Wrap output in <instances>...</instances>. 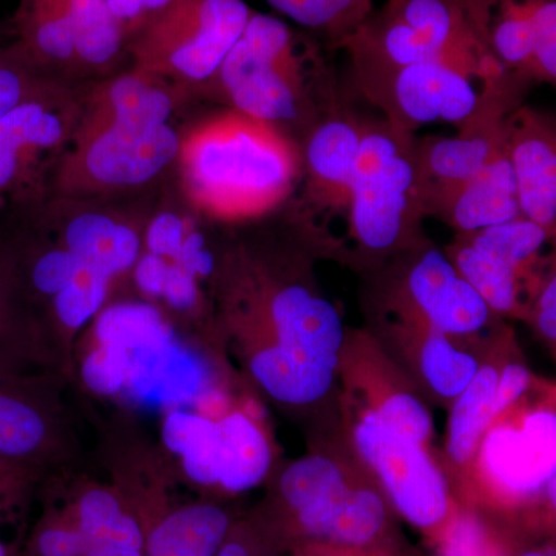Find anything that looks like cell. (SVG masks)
<instances>
[{"label": "cell", "instance_id": "9c48e42d", "mask_svg": "<svg viewBox=\"0 0 556 556\" xmlns=\"http://www.w3.org/2000/svg\"><path fill=\"white\" fill-rule=\"evenodd\" d=\"M254 291L239 299L249 346L273 345L303 361L340 372L346 329L334 303L305 278H255Z\"/></svg>", "mask_w": 556, "mask_h": 556}, {"label": "cell", "instance_id": "681fc988", "mask_svg": "<svg viewBox=\"0 0 556 556\" xmlns=\"http://www.w3.org/2000/svg\"><path fill=\"white\" fill-rule=\"evenodd\" d=\"M17 464L10 460L0 459V485L9 482L16 475Z\"/></svg>", "mask_w": 556, "mask_h": 556}, {"label": "cell", "instance_id": "30bf717a", "mask_svg": "<svg viewBox=\"0 0 556 556\" xmlns=\"http://www.w3.org/2000/svg\"><path fill=\"white\" fill-rule=\"evenodd\" d=\"M555 431L554 405H514L493 420L470 468L504 503L544 497L555 508Z\"/></svg>", "mask_w": 556, "mask_h": 556}, {"label": "cell", "instance_id": "7bdbcfd3", "mask_svg": "<svg viewBox=\"0 0 556 556\" xmlns=\"http://www.w3.org/2000/svg\"><path fill=\"white\" fill-rule=\"evenodd\" d=\"M174 263L195 277H206L214 273V257L204 248L203 237L199 232H188Z\"/></svg>", "mask_w": 556, "mask_h": 556}, {"label": "cell", "instance_id": "d6986e66", "mask_svg": "<svg viewBox=\"0 0 556 556\" xmlns=\"http://www.w3.org/2000/svg\"><path fill=\"white\" fill-rule=\"evenodd\" d=\"M166 80L131 72L101 84L80 112L75 131L101 129L108 126H163L174 112V97Z\"/></svg>", "mask_w": 556, "mask_h": 556}, {"label": "cell", "instance_id": "5b68a950", "mask_svg": "<svg viewBox=\"0 0 556 556\" xmlns=\"http://www.w3.org/2000/svg\"><path fill=\"white\" fill-rule=\"evenodd\" d=\"M372 482L340 457L314 453L288 466L278 490L309 543L378 547L386 546L388 503Z\"/></svg>", "mask_w": 556, "mask_h": 556}, {"label": "cell", "instance_id": "8d00e7d4", "mask_svg": "<svg viewBox=\"0 0 556 556\" xmlns=\"http://www.w3.org/2000/svg\"><path fill=\"white\" fill-rule=\"evenodd\" d=\"M188 232L189 229L186 228V223L177 215H159L150 223L148 237H146L149 254L175 262Z\"/></svg>", "mask_w": 556, "mask_h": 556}, {"label": "cell", "instance_id": "ac0fdd59", "mask_svg": "<svg viewBox=\"0 0 556 556\" xmlns=\"http://www.w3.org/2000/svg\"><path fill=\"white\" fill-rule=\"evenodd\" d=\"M431 212L441 215L459 233L477 232L522 217L507 141L473 178L439 201Z\"/></svg>", "mask_w": 556, "mask_h": 556}, {"label": "cell", "instance_id": "e0dca14e", "mask_svg": "<svg viewBox=\"0 0 556 556\" xmlns=\"http://www.w3.org/2000/svg\"><path fill=\"white\" fill-rule=\"evenodd\" d=\"M506 141V121L496 115L463 127L456 137L417 142L427 214L439 201L473 178Z\"/></svg>", "mask_w": 556, "mask_h": 556}, {"label": "cell", "instance_id": "83f0119b", "mask_svg": "<svg viewBox=\"0 0 556 556\" xmlns=\"http://www.w3.org/2000/svg\"><path fill=\"white\" fill-rule=\"evenodd\" d=\"M61 98H40L17 105L0 116V146L28 156L40 149L56 148L75 129Z\"/></svg>", "mask_w": 556, "mask_h": 556}, {"label": "cell", "instance_id": "b9f144b4", "mask_svg": "<svg viewBox=\"0 0 556 556\" xmlns=\"http://www.w3.org/2000/svg\"><path fill=\"white\" fill-rule=\"evenodd\" d=\"M170 263L169 260L149 254V252L139 257L137 265L134 266L138 288L144 294L161 298L164 285H166L167 274H169Z\"/></svg>", "mask_w": 556, "mask_h": 556}, {"label": "cell", "instance_id": "c3c4849f", "mask_svg": "<svg viewBox=\"0 0 556 556\" xmlns=\"http://www.w3.org/2000/svg\"><path fill=\"white\" fill-rule=\"evenodd\" d=\"M10 294V278L2 269H0V321L5 317L7 311H9Z\"/></svg>", "mask_w": 556, "mask_h": 556}, {"label": "cell", "instance_id": "1f68e13d", "mask_svg": "<svg viewBox=\"0 0 556 556\" xmlns=\"http://www.w3.org/2000/svg\"><path fill=\"white\" fill-rule=\"evenodd\" d=\"M56 94L50 76L33 65L14 40H0V116L24 102Z\"/></svg>", "mask_w": 556, "mask_h": 556}, {"label": "cell", "instance_id": "f546056e", "mask_svg": "<svg viewBox=\"0 0 556 556\" xmlns=\"http://www.w3.org/2000/svg\"><path fill=\"white\" fill-rule=\"evenodd\" d=\"M98 343L134 351L174 340V332L163 314L146 303H119L100 311L94 325Z\"/></svg>", "mask_w": 556, "mask_h": 556}, {"label": "cell", "instance_id": "4dcf8cb0", "mask_svg": "<svg viewBox=\"0 0 556 556\" xmlns=\"http://www.w3.org/2000/svg\"><path fill=\"white\" fill-rule=\"evenodd\" d=\"M49 439L46 417L0 386V459L16 463L38 455Z\"/></svg>", "mask_w": 556, "mask_h": 556}, {"label": "cell", "instance_id": "8fae6325", "mask_svg": "<svg viewBox=\"0 0 556 556\" xmlns=\"http://www.w3.org/2000/svg\"><path fill=\"white\" fill-rule=\"evenodd\" d=\"M179 139L169 124L75 131V148L61 164L58 185L65 192L144 185L178 159Z\"/></svg>", "mask_w": 556, "mask_h": 556}, {"label": "cell", "instance_id": "44dd1931", "mask_svg": "<svg viewBox=\"0 0 556 556\" xmlns=\"http://www.w3.org/2000/svg\"><path fill=\"white\" fill-rule=\"evenodd\" d=\"M229 530L230 518L222 507H179L146 533L144 556H217Z\"/></svg>", "mask_w": 556, "mask_h": 556}, {"label": "cell", "instance_id": "4316f807", "mask_svg": "<svg viewBox=\"0 0 556 556\" xmlns=\"http://www.w3.org/2000/svg\"><path fill=\"white\" fill-rule=\"evenodd\" d=\"M76 40L80 70L109 67L126 51V35L108 0H58Z\"/></svg>", "mask_w": 556, "mask_h": 556}, {"label": "cell", "instance_id": "74e56055", "mask_svg": "<svg viewBox=\"0 0 556 556\" xmlns=\"http://www.w3.org/2000/svg\"><path fill=\"white\" fill-rule=\"evenodd\" d=\"M530 386H532V375L526 365L510 362L500 368L495 396L496 417L517 405L526 396Z\"/></svg>", "mask_w": 556, "mask_h": 556}, {"label": "cell", "instance_id": "cb8c5ba5", "mask_svg": "<svg viewBox=\"0 0 556 556\" xmlns=\"http://www.w3.org/2000/svg\"><path fill=\"white\" fill-rule=\"evenodd\" d=\"M500 367L481 364L477 376L453 399L445 437V452L453 467L470 468L482 438L496 419L495 396Z\"/></svg>", "mask_w": 556, "mask_h": 556}, {"label": "cell", "instance_id": "3957f363", "mask_svg": "<svg viewBox=\"0 0 556 556\" xmlns=\"http://www.w3.org/2000/svg\"><path fill=\"white\" fill-rule=\"evenodd\" d=\"M427 214L417 142L396 124L364 123L346 211L348 236L364 251H396Z\"/></svg>", "mask_w": 556, "mask_h": 556}, {"label": "cell", "instance_id": "d590c367", "mask_svg": "<svg viewBox=\"0 0 556 556\" xmlns=\"http://www.w3.org/2000/svg\"><path fill=\"white\" fill-rule=\"evenodd\" d=\"M83 268L80 260L68 249H56L47 252L36 262L31 273L33 285L42 294L54 298L79 276Z\"/></svg>", "mask_w": 556, "mask_h": 556}, {"label": "cell", "instance_id": "e575fe53", "mask_svg": "<svg viewBox=\"0 0 556 556\" xmlns=\"http://www.w3.org/2000/svg\"><path fill=\"white\" fill-rule=\"evenodd\" d=\"M131 357L124 348L98 343L83 364V379L93 393L115 396L129 382Z\"/></svg>", "mask_w": 556, "mask_h": 556}, {"label": "cell", "instance_id": "7a4b0ae2", "mask_svg": "<svg viewBox=\"0 0 556 556\" xmlns=\"http://www.w3.org/2000/svg\"><path fill=\"white\" fill-rule=\"evenodd\" d=\"M208 83L218 84L230 109L303 138L336 108L317 43L258 11Z\"/></svg>", "mask_w": 556, "mask_h": 556}, {"label": "cell", "instance_id": "277c9868", "mask_svg": "<svg viewBox=\"0 0 556 556\" xmlns=\"http://www.w3.org/2000/svg\"><path fill=\"white\" fill-rule=\"evenodd\" d=\"M506 72L478 40L447 56L399 68L365 91L386 110L390 123L412 134L430 124H455L463 129L500 115L489 97Z\"/></svg>", "mask_w": 556, "mask_h": 556}, {"label": "cell", "instance_id": "60d3db41", "mask_svg": "<svg viewBox=\"0 0 556 556\" xmlns=\"http://www.w3.org/2000/svg\"><path fill=\"white\" fill-rule=\"evenodd\" d=\"M167 2L169 0H108L110 11L126 35V43L150 14L163 9Z\"/></svg>", "mask_w": 556, "mask_h": 556}, {"label": "cell", "instance_id": "ba28073f", "mask_svg": "<svg viewBox=\"0 0 556 556\" xmlns=\"http://www.w3.org/2000/svg\"><path fill=\"white\" fill-rule=\"evenodd\" d=\"M473 42L478 38L468 24L466 0H387L340 46L350 51L365 89L399 68Z\"/></svg>", "mask_w": 556, "mask_h": 556}, {"label": "cell", "instance_id": "f5cc1de1", "mask_svg": "<svg viewBox=\"0 0 556 556\" xmlns=\"http://www.w3.org/2000/svg\"><path fill=\"white\" fill-rule=\"evenodd\" d=\"M0 556H7V548L0 543Z\"/></svg>", "mask_w": 556, "mask_h": 556}, {"label": "cell", "instance_id": "ab89813d", "mask_svg": "<svg viewBox=\"0 0 556 556\" xmlns=\"http://www.w3.org/2000/svg\"><path fill=\"white\" fill-rule=\"evenodd\" d=\"M161 298L166 299L167 303L174 306L175 309L186 311L193 308L200 298L197 277L182 269L177 263L172 262Z\"/></svg>", "mask_w": 556, "mask_h": 556}, {"label": "cell", "instance_id": "2e32d148", "mask_svg": "<svg viewBox=\"0 0 556 556\" xmlns=\"http://www.w3.org/2000/svg\"><path fill=\"white\" fill-rule=\"evenodd\" d=\"M507 152L517 182L522 217L555 233L556 144L547 121L530 112H519L506 121Z\"/></svg>", "mask_w": 556, "mask_h": 556}, {"label": "cell", "instance_id": "5bb4252c", "mask_svg": "<svg viewBox=\"0 0 556 556\" xmlns=\"http://www.w3.org/2000/svg\"><path fill=\"white\" fill-rule=\"evenodd\" d=\"M493 311L457 273L447 252L424 249L402 285V318L419 321L450 338H470L486 328Z\"/></svg>", "mask_w": 556, "mask_h": 556}, {"label": "cell", "instance_id": "f1b7e54d", "mask_svg": "<svg viewBox=\"0 0 556 556\" xmlns=\"http://www.w3.org/2000/svg\"><path fill=\"white\" fill-rule=\"evenodd\" d=\"M281 16L314 35L340 43L357 30L375 0H266Z\"/></svg>", "mask_w": 556, "mask_h": 556}, {"label": "cell", "instance_id": "d6a6232c", "mask_svg": "<svg viewBox=\"0 0 556 556\" xmlns=\"http://www.w3.org/2000/svg\"><path fill=\"white\" fill-rule=\"evenodd\" d=\"M112 278L84 266L79 276L54 295V309L62 325L70 331L83 328L100 314Z\"/></svg>", "mask_w": 556, "mask_h": 556}, {"label": "cell", "instance_id": "6da1fadb", "mask_svg": "<svg viewBox=\"0 0 556 556\" xmlns=\"http://www.w3.org/2000/svg\"><path fill=\"white\" fill-rule=\"evenodd\" d=\"M182 188L197 211L223 222L268 214L302 178V153L283 130L229 109L179 139Z\"/></svg>", "mask_w": 556, "mask_h": 556}, {"label": "cell", "instance_id": "603a6c76", "mask_svg": "<svg viewBox=\"0 0 556 556\" xmlns=\"http://www.w3.org/2000/svg\"><path fill=\"white\" fill-rule=\"evenodd\" d=\"M65 249L86 268L110 278L127 273L137 265L141 239L137 230L109 215L83 214L68 223Z\"/></svg>", "mask_w": 556, "mask_h": 556}, {"label": "cell", "instance_id": "f6af8a7d", "mask_svg": "<svg viewBox=\"0 0 556 556\" xmlns=\"http://www.w3.org/2000/svg\"><path fill=\"white\" fill-rule=\"evenodd\" d=\"M302 556H394L386 546L343 547L332 544L308 543Z\"/></svg>", "mask_w": 556, "mask_h": 556}, {"label": "cell", "instance_id": "bcb514c9", "mask_svg": "<svg viewBox=\"0 0 556 556\" xmlns=\"http://www.w3.org/2000/svg\"><path fill=\"white\" fill-rule=\"evenodd\" d=\"M25 156L20 150L0 146V189L9 188L20 177Z\"/></svg>", "mask_w": 556, "mask_h": 556}, {"label": "cell", "instance_id": "836d02e7", "mask_svg": "<svg viewBox=\"0 0 556 556\" xmlns=\"http://www.w3.org/2000/svg\"><path fill=\"white\" fill-rule=\"evenodd\" d=\"M437 541L439 556H504L485 522L463 508H457Z\"/></svg>", "mask_w": 556, "mask_h": 556}, {"label": "cell", "instance_id": "9a60e30c", "mask_svg": "<svg viewBox=\"0 0 556 556\" xmlns=\"http://www.w3.org/2000/svg\"><path fill=\"white\" fill-rule=\"evenodd\" d=\"M362 129L364 123L334 108L305 135L300 148L303 190L313 212L345 219Z\"/></svg>", "mask_w": 556, "mask_h": 556}, {"label": "cell", "instance_id": "7402d4cb", "mask_svg": "<svg viewBox=\"0 0 556 556\" xmlns=\"http://www.w3.org/2000/svg\"><path fill=\"white\" fill-rule=\"evenodd\" d=\"M75 525L86 541L84 556H144V530L108 489L79 497Z\"/></svg>", "mask_w": 556, "mask_h": 556}, {"label": "cell", "instance_id": "8992f818", "mask_svg": "<svg viewBox=\"0 0 556 556\" xmlns=\"http://www.w3.org/2000/svg\"><path fill=\"white\" fill-rule=\"evenodd\" d=\"M244 0H169L130 36L134 70L160 79L214 78L252 14Z\"/></svg>", "mask_w": 556, "mask_h": 556}, {"label": "cell", "instance_id": "f35d334b", "mask_svg": "<svg viewBox=\"0 0 556 556\" xmlns=\"http://www.w3.org/2000/svg\"><path fill=\"white\" fill-rule=\"evenodd\" d=\"M36 546L40 556H84L86 552V541L76 525L47 527L39 533Z\"/></svg>", "mask_w": 556, "mask_h": 556}, {"label": "cell", "instance_id": "484cf974", "mask_svg": "<svg viewBox=\"0 0 556 556\" xmlns=\"http://www.w3.org/2000/svg\"><path fill=\"white\" fill-rule=\"evenodd\" d=\"M163 441L174 455L179 456L190 481L217 486V419L192 409H170L164 417Z\"/></svg>", "mask_w": 556, "mask_h": 556}, {"label": "cell", "instance_id": "52a82bcc", "mask_svg": "<svg viewBox=\"0 0 556 556\" xmlns=\"http://www.w3.org/2000/svg\"><path fill=\"white\" fill-rule=\"evenodd\" d=\"M351 408V444L365 471L405 521L438 540L457 507L430 445L387 426L361 402Z\"/></svg>", "mask_w": 556, "mask_h": 556}, {"label": "cell", "instance_id": "4fadbf2b", "mask_svg": "<svg viewBox=\"0 0 556 556\" xmlns=\"http://www.w3.org/2000/svg\"><path fill=\"white\" fill-rule=\"evenodd\" d=\"M468 24L507 72L556 79V0H466Z\"/></svg>", "mask_w": 556, "mask_h": 556}, {"label": "cell", "instance_id": "7dc6e473", "mask_svg": "<svg viewBox=\"0 0 556 556\" xmlns=\"http://www.w3.org/2000/svg\"><path fill=\"white\" fill-rule=\"evenodd\" d=\"M217 556H252L251 548L239 538H229L225 541Z\"/></svg>", "mask_w": 556, "mask_h": 556}, {"label": "cell", "instance_id": "d4e9b609", "mask_svg": "<svg viewBox=\"0 0 556 556\" xmlns=\"http://www.w3.org/2000/svg\"><path fill=\"white\" fill-rule=\"evenodd\" d=\"M402 320L408 321L417 334L415 361L420 378L438 397L452 402L477 376L481 362L475 354L457 346L455 338L419 321Z\"/></svg>", "mask_w": 556, "mask_h": 556}, {"label": "cell", "instance_id": "f907efd6", "mask_svg": "<svg viewBox=\"0 0 556 556\" xmlns=\"http://www.w3.org/2000/svg\"><path fill=\"white\" fill-rule=\"evenodd\" d=\"M519 556H554V555H551V552H546V551H530V552H525V554L519 555Z\"/></svg>", "mask_w": 556, "mask_h": 556}, {"label": "cell", "instance_id": "816d5d0a", "mask_svg": "<svg viewBox=\"0 0 556 556\" xmlns=\"http://www.w3.org/2000/svg\"><path fill=\"white\" fill-rule=\"evenodd\" d=\"M7 36H13L11 35V28L7 27V25H0V40L5 39Z\"/></svg>", "mask_w": 556, "mask_h": 556}, {"label": "cell", "instance_id": "ee69618b", "mask_svg": "<svg viewBox=\"0 0 556 556\" xmlns=\"http://www.w3.org/2000/svg\"><path fill=\"white\" fill-rule=\"evenodd\" d=\"M536 325L547 342L556 340V278L548 277L536 299Z\"/></svg>", "mask_w": 556, "mask_h": 556}, {"label": "cell", "instance_id": "7c38bea8", "mask_svg": "<svg viewBox=\"0 0 556 556\" xmlns=\"http://www.w3.org/2000/svg\"><path fill=\"white\" fill-rule=\"evenodd\" d=\"M551 233L525 217L459 233L447 252L457 273L496 314H514L521 300L522 278Z\"/></svg>", "mask_w": 556, "mask_h": 556}, {"label": "cell", "instance_id": "ffe728a7", "mask_svg": "<svg viewBox=\"0 0 556 556\" xmlns=\"http://www.w3.org/2000/svg\"><path fill=\"white\" fill-rule=\"evenodd\" d=\"M218 484L229 493L254 489L273 464V448L258 420L244 409H232L217 419Z\"/></svg>", "mask_w": 556, "mask_h": 556}]
</instances>
